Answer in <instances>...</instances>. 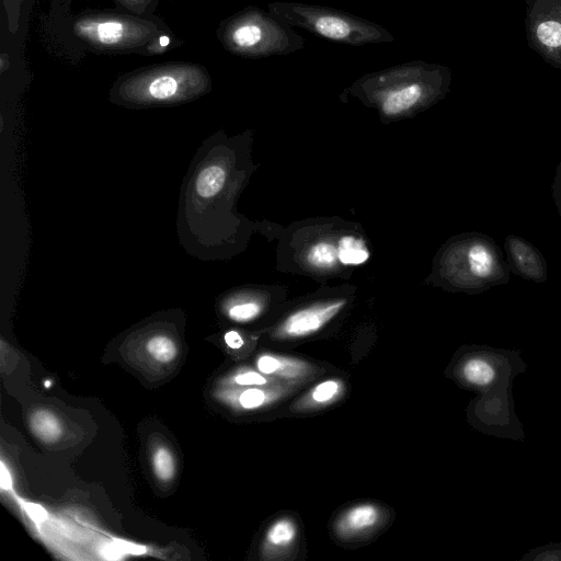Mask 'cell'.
Listing matches in <instances>:
<instances>
[{"instance_id":"obj_1","label":"cell","mask_w":561,"mask_h":561,"mask_svg":"<svg viewBox=\"0 0 561 561\" xmlns=\"http://www.w3.org/2000/svg\"><path fill=\"white\" fill-rule=\"evenodd\" d=\"M449 70L423 60L402 62L368 72L350 87V92L385 119L414 114L442 96L449 83Z\"/></svg>"},{"instance_id":"obj_2","label":"cell","mask_w":561,"mask_h":561,"mask_svg":"<svg viewBox=\"0 0 561 561\" xmlns=\"http://www.w3.org/2000/svg\"><path fill=\"white\" fill-rule=\"evenodd\" d=\"M267 11L289 26L335 43L352 46L392 43L393 35L383 26L348 12L301 2L274 1Z\"/></svg>"},{"instance_id":"obj_3","label":"cell","mask_w":561,"mask_h":561,"mask_svg":"<svg viewBox=\"0 0 561 561\" xmlns=\"http://www.w3.org/2000/svg\"><path fill=\"white\" fill-rule=\"evenodd\" d=\"M218 37L228 51L245 58L284 56L305 47L304 37L291 26L256 7L222 21Z\"/></svg>"},{"instance_id":"obj_4","label":"cell","mask_w":561,"mask_h":561,"mask_svg":"<svg viewBox=\"0 0 561 561\" xmlns=\"http://www.w3.org/2000/svg\"><path fill=\"white\" fill-rule=\"evenodd\" d=\"M210 78L190 64L154 66L128 73L116 84V95L139 106L174 104L191 100L209 89Z\"/></svg>"},{"instance_id":"obj_5","label":"cell","mask_w":561,"mask_h":561,"mask_svg":"<svg viewBox=\"0 0 561 561\" xmlns=\"http://www.w3.org/2000/svg\"><path fill=\"white\" fill-rule=\"evenodd\" d=\"M156 26L131 16L96 14L80 18L73 26L75 34L98 49L131 50L152 42Z\"/></svg>"},{"instance_id":"obj_6","label":"cell","mask_w":561,"mask_h":561,"mask_svg":"<svg viewBox=\"0 0 561 561\" xmlns=\"http://www.w3.org/2000/svg\"><path fill=\"white\" fill-rule=\"evenodd\" d=\"M369 256L370 252L365 240L354 234H344L336 243L329 240L317 241L307 249L305 255L310 266L320 270L337 265H362Z\"/></svg>"},{"instance_id":"obj_7","label":"cell","mask_w":561,"mask_h":561,"mask_svg":"<svg viewBox=\"0 0 561 561\" xmlns=\"http://www.w3.org/2000/svg\"><path fill=\"white\" fill-rule=\"evenodd\" d=\"M344 305L345 300L334 299L301 308L283 321L277 330V335L289 339L311 335L332 320Z\"/></svg>"},{"instance_id":"obj_8","label":"cell","mask_w":561,"mask_h":561,"mask_svg":"<svg viewBox=\"0 0 561 561\" xmlns=\"http://www.w3.org/2000/svg\"><path fill=\"white\" fill-rule=\"evenodd\" d=\"M504 366H508L507 355L486 352L469 356L459 373L467 385L490 390L492 386H499L502 374L510 375V369H500Z\"/></svg>"},{"instance_id":"obj_9","label":"cell","mask_w":561,"mask_h":561,"mask_svg":"<svg viewBox=\"0 0 561 561\" xmlns=\"http://www.w3.org/2000/svg\"><path fill=\"white\" fill-rule=\"evenodd\" d=\"M379 511L371 504H362L348 510L339 520L336 530L341 536H353L371 528L379 519Z\"/></svg>"},{"instance_id":"obj_10","label":"cell","mask_w":561,"mask_h":561,"mask_svg":"<svg viewBox=\"0 0 561 561\" xmlns=\"http://www.w3.org/2000/svg\"><path fill=\"white\" fill-rule=\"evenodd\" d=\"M30 421L33 433L44 442H54L61 434V425L58 419L49 411H35Z\"/></svg>"},{"instance_id":"obj_11","label":"cell","mask_w":561,"mask_h":561,"mask_svg":"<svg viewBox=\"0 0 561 561\" xmlns=\"http://www.w3.org/2000/svg\"><path fill=\"white\" fill-rule=\"evenodd\" d=\"M296 531V525L291 519L280 518L270 527L266 540L272 547L282 548L293 542Z\"/></svg>"},{"instance_id":"obj_12","label":"cell","mask_w":561,"mask_h":561,"mask_svg":"<svg viewBox=\"0 0 561 561\" xmlns=\"http://www.w3.org/2000/svg\"><path fill=\"white\" fill-rule=\"evenodd\" d=\"M149 354L161 363L171 362L178 353L174 342L164 335L150 339L147 343Z\"/></svg>"},{"instance_id":"obj_13","label":"cell","mask_w":561,"mask_h":561,"mask_svg":"<svg viewBox=\"0 0 561 561\" xmlns=\"http://www.w3.org/2000/svg\"><path fill=\"white\" fill-rule=\"evenodd\" d=\"M471 271L478 276L490 274L493 265L492 255L481 244L473 245L468 253Z\"/></svg>"},{"instance_id":"obj_14","label":"cell","mask_w":561,"mask_h":561,"mask_svg":"<svg viewBox=\"0 0 561 561\" xmlns=\"http://www.w3.org/2000/svg\"><path fill=\"white\" fill-rule=\"evenodd\" d=\"M538 41L548 48L561 47V23L554 20L541 22L536 28Z\"/></svg>"},{"instance_id":"obj_15","label":"cell","mask_w":561,"mask_h":561,"mask_svg":"<svg viewBox=\"0 0 561 561\" xmlns=\"http://www.w3.org/2000/svg\"><path fill=\"white\" fill-rule=\"evenodd\" d=\"M262 306L255 299H241L231 305L228 309L230 319L238 322H245L256 318Z\"/></svg>"},{"instance_id":"obj_16","label":"cell","mask_w":561,"mask_h":561,"mask_svg":"<svg viewBox=\"0 0 561 561\" xmlns=\"http://www.w3.org/2000/svg\"><path fill=\"white\" fill-rule=\"evenodd\" d=\"M153 469L161 480H170L174 476L175 465L172 454L168 448L160 447L153 455Z\"/></svg>"},{"instance_id":"obj_17","label":"cell","mask_w":561,"mask_h":561,"mask_svg":"<svg viewBox=\"0 0 561 561\" xmlns=\"http://www.w3.org/2000/svg\"><path fill=\"white\" fill-rule=\"evenodd\" d=\"M512 252L524 274L534 276L537 275V261L534 260V253L527 245L519 242V240L512 242Z\"/></svg>"},{"instance_id":"obj_18","label":"cell","mask_w":561,"mask_h":561,"mask_svg":"<svg viewBox=\"0 0 561 561\" xmlns=\"http://www.w3.org/2000/svg\"><path fill=\"white\" fill-rule=\"evenodd\" d=\"M342 390V383L335 379H328L318 383L311 391V400L316 403H327L333 400Z\"/></svg>"},{"instance_id":"obj_19","label":"cell","mask_w":561,"mask_h":561,"mask_svg":"<svg viewBox=\"0 0 561 561\" xmlns=\"http://www.w3.org/2000/svg\"><path fill=\"white\" fill-rule=\"evenodd\" d=\"M240 403L245 409L259 408L266 401V393L256 388L243 391L240 396Z\"/></svg>"},{"instance_id":"obj_20","label":"cell","mask_w":561,"mask_h":561,"mask_svg":"<svg viewBox=\"0 0 561 561\" xmlns=\"http://www.w3.org/2000/svg\"><path fill=\"white\" fill-rule=\"evenodd\" d=\"M257 369L266 375L282 371L286 369L285 362L272 355H263L256 362Z\"/></svg>"},{"instance_id":"obj_21","label":"cell","mask_w":561,"mask_h":561,"mask_svg":"<svg viewBox=\"0 0 561 561\" xmlns=\"http://www.w3.org/2000/svg\"><path fill=\"white\" fill-rule=\"evenodd\" d=\"M236 381L239 385H244V386H262V385L266 383L265 377H263L262 375H260L255 371H249V373L241 374L236 377Z\"/></svg>"},{"instance_id":"obj_22","label":"cell","mask_w":561,"mask_h":561,"mask_svg":"<svg viewBox=\"0 0 561 561\" xmlns=\"http://www.w3.org/2000/svg\"><path fill=\"white\" fill-rule=\"evenodd\" d=\"M171 43V39L168 35L157 36L148 46L149 54H160L162 53Z\"/></svg>"},{"instance_id":"obj_23","label":"cell","mask_w":561,"mask_h":561,"mask_svg":"<svg viewBox=\"0 0 561 561\" xmlns=\"http://www.w3.org/2000/svg\"><path fill=\"white\" fill-rule=\"evenodd\" d=\"M127 9L134 10L137 13L144 12L151 0H118Z\"/></svg>"},{"instance_id":"obj_24","label":"cell","mask_w":561,"mask_h":561,"mask_svg":"<svg viewBox=\"0 0 561 561\" xmlns=\"http://www.w3.org/2000/svg\"><path fill=\"white\" fill-rule=\"evenodd\" d=\"M225 341L227 345L231 348H240L243 345V340L241 335L236 331H229L225 335Z\"/></svg>"},{"instance_id":"obj_25","label":"cell","mask_w":561,"mask_h":561,"mask_svg":"<svg viewBox=\"0 0 561 561\" xmlns=\"http://www.w3.org/2000/svg\"><path fill=\"white\" fill-rule=\"evenodd\" d=\"M49 385H50V382H49V381H47V382H46V387H49Z\"/></svg>"}]
</instances>
